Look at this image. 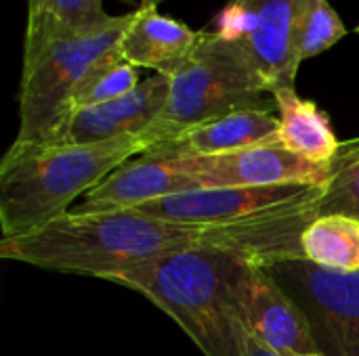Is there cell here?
Wrapping results in <instances>:
<instances>
[{
	"mask_svg": "<svg viewBox=\"0 0 359 356\" xmlns=\"http://www.w3.org/2000/svg\"><path fill=\"white\" fill-rule=\"evenodd\" d=\"M130 21L133 13L118 15L97 31L55 40L34 57L23 59L15 143H46L67 122L78 88L101 59L120 48Z\"/></svg>",
	"mask_w": 359,
	"mask_h": 356,
	"instance_id": "cell-5",
	"label": "cell"
},
{
	"mask_svg": "<svg viewBox=\"0 0 359 356\" xmlns=\"http://www.w3.org/2000/svg\"><path fill=\"white\" fill-rule=\"evenodd\" d=\"M212 31L227 42H238L244 46L257 31V17L244 2L229 0L219 13Z\"/></svg>",
	"mask_w": 359,
	"mask_h": 356,
	"instance_id": "cell-21",
	"label": "cell"
},
{
	"mask_svg": "<svg viewBox=\"0 0 359 356\" xmlns=\"http://www.w3.org/2000/svg\"><path fill=\"white\" fill-rule=\"evenodd\" d=\"M305 313L322 356H359V271H330L307 258L267 266Z\"/></svg>",
	"mask_w": 359,
	"mask_h": 356,
	"instance_id": "cell-6",
	"label": "cell"
},
{
	"mask_svg": "<svg viewBox=\"0 0 359 356\" xmlns=\"http://www.w3.org/2000/svg\"><path fill=\"white\" fill-rule=\"evenodd\" d=\"M244 264L238 256L196 248L139 262L105 281L145 296L204 356H242L236 287Z\"/></svg>",
	"mask_w": 359,
	"mask_h": 356,
	"instance_id": "cell-3",
	"label": "cell"
},
{
	"mask_svg": "<svg viewBox=\"0 0 359 356\" xmlns=\"http://www.w3.org/2000/svg\"><path fill=\"white\" fill-rule=\"evenodd\" d=\"M236 308L240 323L278 355H320L305 313L267 266L244 264L236 287Z\"/></svg>",
	"mask_w": 359,
	"mask_h": 356,
	"instance_id": "cell-8",
	"label": "cell"
},
{
	"mask_svg": "<svg viewBox=\"0 0 359 356\" xmlns=\"http://www.w3.org/2000/svg\"><path fill=\"white\" fill-rule=\"evenodd\" d=\"M309 356H322V355H309Z\"/></svg>",
	"mask_w": 359,
	"mask_h": 356,
	"instance_id": "cell-24",
	"label": "cell"
},
{
	"mask_svg": "<svg viewBox=\"0 0 359 356\" xmlns=\"http://www.w3.org/2000/svg\"><path fill=\"white\" fill-rule=\"evenodd\" d=\"M141 84L139 80V67L130 65L120 48L109 52L105 59H101L93 71L86 76L82 86L78 88L74 101H72V113L80 107L99 105L105 101L120 99L128 92H133Z\"/></svg>",
	"mask_w": 359,
	"mask_h": 356,
	"instance_id": "cell-19",
	"label": "cell"
},
{
	"mask_svg": "<svg viewBox=\"0 0 359 356\" xmlns=\"http://www.w3.org/2000/svg\"><path fill=\"white\" fill-rule=\"evenodd\" d=\"M240 342H242V356H282L257 336H252L244 325H240Z\"/></svg>",
	"mask_w": 359,
	"mask_h": 356,
	"instance_id": "cell-22",
	"label": "cell"
},
{
	"mask_svg": "<svg viewBox=\"0 0 359 356\" xmlns=\"http://www.w3.org/2000/svg\"><path fill=\"white\" fill-rule=\"evenodd\" d=\"M273 94L246 48L202 29L189 61L170 76V97L162 115L143 132L156 145L177 132L246 109L271 111ZM147 147V149H149Z\"/></svg>",
	"mask_w": 359,
	"mask_h": 356,
	"instance_id": "cell-4",
	"label": "cell"
},
{
	"mask_svg": "<svg viewBox=\"0 0 359 356\" xmlns=\"http://www.w3.org/2000/svg\"><path fill=\"white\" fill-rule=\"evenodd\" d=\"M278 130H280V122L271 111L246 109L185 128L175 136L151 145L141 155H151L160 159L221 155V153H231L238 149L276 141Z\"/></svg>",
	"mask_w": 359,
	"mask_h": 356,
	"instance_id": "cell-13",
	"label": "cell"
},
{
	"mask_svg": "<svg viewBox=\"0 0 359 356\" xmlns=\"http://www.w3.org/2000/svg\"><path fill=\"white\" fill-rule=\"evenodd\" d=\"M114 21L103 0H27L23 59L34 57L55 40L97 31Z\"/></svg>",
	"mask_w": 359,
	"mask_h": 356,
	"instance_id": "cell-16",
	"label": "cell"
},
{
	"mask_svg": "<svg viewBox=\"0 0 359 356\" xmlns=\"http://www.w3.org/2000/svg\"><path fill=\"white\" fill-rule=\"evenodd\" d=\"M202 189L200 183L177 164L151 155H139L122 164L93 191H88L74 212H118L135 210L143 204Z\"/></svg>",
	"mask_w": 359,
	"mask_h": 356,
	"instance_id": "cell-12",
	"label": "cell"
},
{
	"mask_svg": "<svg viewBox=\"0 0 359 356\" xmlns=\"http://www.w3.org/2000/svg\"><path fill=\"white\" fill-rule=\"evenodd\" d=\"M271 94L278 109L280 145L307 162L330 164L339 153L341 141L328 115L313 101L301 99L294 88H278Z\"/></svg>",
	"mask_w": 359,
	"mask_h": 356,
	"instance_id": "cell-15",
	"label": "cell"
},
{
	"mask_svg": "<svg viewBox=\"0 0 359 356\" xmlns=\"http://www.w3.org/2000/svg\"><path fill=\"white\" fill-rule=\"evenodd\" d=\"M355 31H358V34H359V25H358V27H355Z\"/></svg>",
	"mask_w": 359,
	"mask_h": 356,
	"instance_id": "cell-23",
	"label": "cell"
},
{
	"mask_svg": "<svg viewBox=\"0 0 359 356\" xmlns=\"http://www.w3.org/2000/svg\"><path fill=\"white\" fill-rule=\"evenodd\" d=\"M303 258L330 271H359V220L345 214L318 216L301 237Z\"/></svg>",
	"mask_w": 359,
	"mask_h": 356,
	"instance_id": "cell-17",
	"label": "cell"
},
{
	"mask_svg": "<svg viewBox=\"0 0 359 356\" xmlns=\"http://www.w3.org/2000/svg\"><path fill=\"white\" fill-rule=\"evenodd\" d=\"M208 241L210 225H177L137 210H69L29 235L0 239V256L44 271L107 279L160 256L210 250Z\"/></svg>",
	"mask_w": 359,
	"mask_h": 356,
	"instance_id": "cell-1",
	"label": "cell"
},
{
	"mask_svg": "<svg viewBox=\"0 0 359 356\" xmlns=\"http://www.w3.org/2000/svg\"><path fill=\"white\" fill-rule=\"evenodd\" d=\"M318 214H345L359 220V136L341 143L330 176L318 199Z\"/></svg>",
	"mask_w": 359,
	"mask_h": 356,
	"instance_id": "cell-18",
	"label": "cell"
},
{
	"mask_svg": "<svg viewBox=\"0 0 359 356\" xmlns=\"http://www.w3.org/2000/svg\"><path fill=\"white\" fill-rule=\"evenodd\" d=\"M147 147L143 134L95 145L13 143L0 162L2 239L29 235L63 216L74 199L93 191Z\"/></svg>",
	"mask_w": 359,
	"mask_h": 356,
	"instance_id": "cell-2",
	"label": "cell"
},
{
	"mask_svg": "<svg viewBox=\"0 0 359 356\" xmlns=\"http://www.w3.org/2000/svg\"><path fill=\"white\" fill-rule=\"evenodd\" d=\"M345 34H347V27L343 19L339 17V13L334 10V6L328 0H311V6L301 27V38H299L301 63L328 50Z\"/></svg>",
	"mask_w": 359,
	"mask_h": 356,
	"instance_id": "cell-20",
	"label": "cell"
},
{
	"mask_svg": "<svg viewBox=\"0 0 359 356\" xmlns=\"http://www.w3.org/2000/svg\"><path fill=\"white\" fill-rule=\"evenodd\" d=\"M322 185H280L240 189H196L135 208L145 216L177 225H223L294 201Z\"/></svg>",
	"mask_w": 359,
	"mask_h": 356,
	"instance_id": "cell-10",
	"label": "cell"
},
{
	"mask_svg": "<svg viewBox=\"0 0 359 356\" xmlns=\"http://www.w3.org/2000/svg\"><path fill=\"white\" fill-rule=\"evenodd\" d=\"M168 162L191 174L202 189L326 185L330 176V164L307 162L284 149L278 138L231 153Z\"/></svg>",
	"mask_w": 359,
	"mask_h": 356,
	"instance_id": "cell-7",
	"label": "cell"
},
{
	"mask_svg": "<svg viewBox=\"0 0 359 356\" xmlns=\"http://www.w3.org/2000/svg\"><path fill=\"white\" fill-rule=\"evenodd\" d=\"M257 17V31L244 44L271 92L294 88L301 67L299 38L311 0H240Z\"/></svg>",
	"mask_w": 359,
	"mask_h": 356,
	"instance_id": "cell-11",
	"label": "cell"
},
{
	"mask_svg": "<svg viewBox=\"0 0 359 356\" xmlns=\"http://www.w3.org/2000/svg\"><path fill=\"white\" fill-rule=\"evenodd\" d=\"M162 0H141L120 42L122 57L135 65L175 76L194 55L202 31L160 13Z\"/></svg>",
	"mask_w": 359,
	"mask_h": 356,
	"instance_id": "cell-14",
	"label": "cell"
},
{
	"mask_svg": "<svg viewBox=\"0 0 359 356\" xmlns=\"http://www.w3.org/2000/svg\"><path fill=\"white\" fill-rule=\"evenodd\" d=\"M168 97L170 78L154 73L120 99L76 109L67 122L40 145H95L143 134L162 115Z\"/></svg>",
	"mask_w": 359,
	"mask_h": 356,
	"instance_id": "cell-9",
	"label": "cell"
}]
</instances>
